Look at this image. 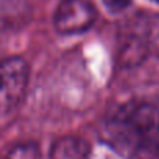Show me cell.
Masks as SVG:
<instances>
[{"mask_svg":"<svg viewBox=\"0 0 159 159\" xmlns=\"http://www.w3.org/2000/svg\"><path fill=\"white\" fill-rule=\"evenodd\" d=\"M106 134L126 159H159V99L121 105L106 123Z\"/></svg>","mask_w":159,"mask_h":159,"instance_id":"1","label":"cell"},{"mask_svg":"<svg viewBox=\"0 0 159 159\" xmlns=\"http://www.w3.org/2000/svg\"><path fill=\"white\" fill-rule=\"evenodd\" d=\"M159 49V16L138 13L120 28V60L127 66L140 64Z\"/></svg>","mask_w":159,"mask_h":159,"instance_id":"2","label":"cell"},{"mask_svg":"<svg viewBox=\"0 0 159 159\" xmlns=\"http://www.w3.org/2000/svg\"><path fill=\"white\" fill-rule=\"evenodd\" d=\"M30 66L20 56L0 60V116L17 109L27 91Z\"/></svg>","mask_w":159,"mask_h":159,"instance_id":"3","label":"cell"},{"mask_svg":"<svg viewBox=\"0 0 159 159\" xmlns=\"http://www.w3.org/2000/svg\"><path fill=\"white\" fill-rule=\"evenodd\" d=\"M96 20V10L89 0H63L56 8L53 24L61 35L88 31Z\"/></svg>","mask_w":159,"mask_h":159,"instance_id":"4","label":"cell"},{"mask_svg":"<svg viewBox=\"0 0 159 159\" xmlns=\"http://www.w3.org/2000/svg\"><path fill=\"white\" fill-rule=\"evenodd\" d=\"M89 144L74 135L59 138L52 145L49 159H88Z\"/></svg>","mask_w":159,"mask_h":159,"instance_id":"5","label":"cell"},{"mask_svg":"<svg viewBox=\"0 0 159 159\" xmlns=\"http://www.w3.org/2000/svg\"><path fill=\"white\" fill-rule=\"evenodd\" d=\"M4 159H42L41 149L34 143H21L13 147Z\"/></svg>","mask_w":159,"mask_h":159,"instance_id":"6","label":"cell"},{"mask_svg":"<svg viewBox=\"0 0 159 159\" xmlns=\"http://www.w3.org/2000/svg\"><path fill=\"white\" fill-rule=\"evenodd\" d=\"M102 2L110 13H121L131 4L133 0H102Z\"/></svg>","mask_w":159,"mask_h":159,"instance_id":"7","label":"cell"},{"mask_svg":"<svg viewBox=\"0 0 159 159\" xmlns=\"http://www.w3.org/2000/svg\"><path fill=\"white\" fill-rule=\"evenodd\" d=\"M155 2H158V3H159V0H155Z\"/></svg>","mask_w":159,"mask_h":159,"instance_id":"8","label":"cell"},{"mask_svg":"<svg viewBox=\"0 0 159 159\" xmlns=\"http://www.w3.org/2000/svg\"><path fill=\"white\" fill-rule=\"evenodd\" d=\"M106 159H112V158H106Z\"/></svg>","mask_w":159,"mask_h":159,"instance_id":"9","label":"cell"}]
</instances>
